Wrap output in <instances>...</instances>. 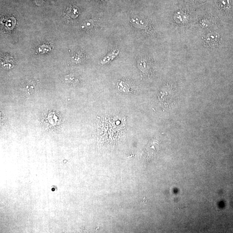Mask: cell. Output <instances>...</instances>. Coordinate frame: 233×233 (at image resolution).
Here are the masks:
<instances>
[{"label":"cell","mask_w":233,"mask_h":233,"mask_svg":"<svg viewBox=\"0 0 233 233\" xmlns=\"http://www.w3.org/2000/svg\"><path fill=\"white\" fill-rule=\"evenodd\" d=\"M34 83L32 81H29L25 83L23 89L27 94L30 95L34 91Z\"/></svg>","instance_id":"3957f363"},{"label":"cell","mask_w":233,"mask_h":233,"mask_svg":"<svg viewBox=\"0 0 233 233\" xmlns=\"http://www.w3.org/2000/svg\"><path fill=\"white\" fill-rule=\"evenodd\" d=\"M34 3L37 5H41L43 4L44 0H33Z\"/></svg>","instance_id":"5b68a950"},{"label":"cell","mask_w":233,"mask_h":233,"mask_svg":"<svg viewBox=\"0 0 233 233\" xmlns=\"http://www.w3.org/2000/svg\"><path fill=\"white\" fill-rule=\"evenodd\" d=\"M78 8L75 6H70L66 8L65 10V14L67 18H75L77 16L78 13Z\"/></svg>","instance_id":"7a4b0ae2"},{"label":"cell","mask_w":233,"mask_h":233,"mask_svg":"<svg viewBox=\"0 0 233 233\" xmlns=\"http://www.w3.org/2000/svg\"><path fill=\"white\" fill-rule=\"evenodd\" d=\"M126 126V120L123 116L115 115L106 117L99 123V134L107 142L115 141L122 135Z\"/></svg>","instance_id":"6da1fadb"},{"label":"cell","mask_w":233,"mask_h":233,"mask_svg":"<svg viewBox=\"0 0 233 233\" xmlns=\"http://www.w3.org/2000/svg\"><path fill=\"white\" fill-rule=\"evenodd\" d=\"M119 52L118 51L115 50L114 52H112L110 54H109L108 56L105 57V58L103 59L101 61V63L102 64H104L105 63H106L109 62V61H111V60H113V59L115 57H116V56L119 54Z\"/></svg>","instance_id":"277c9868"}]
</instances>
